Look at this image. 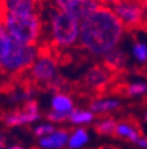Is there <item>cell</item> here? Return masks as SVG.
Listing matches in <instances>:
<instances>
[{"mask_svg": "<svg viewBox=\"0 0 147 149\" xmlns=\"http://www.w3.org/2000/svg\"><path fill=\"white\" fill-rule=\"evenodd\" d=\"M126 28L111 7L99 6L81 20L78 45L88 55L102 57L119 47Z\"/></svg>", "mask_w": 147, "mask_h": 149, "instance_id": "1", "label": "cell"}, {"mask_svg": "<svg viewBox=\"0 0 147 149\" xmlns=\"http://www.w3.org/2000/svg\"><path fill=\"white\" fill-rule=\"evenodd\" d=\"M46 19L44 28L52 48L64 52L76 48L80 43V27L81 22L69 13L60 11L49 4L45 13Z\"/></svg>", "mask_w": 147, "mask_h": 149, "instance_id": "2", "label": "cell"}, {"mask_svg": "<svg viewBox=\"0 0 147 149\" xmlns=\"http://www.w3.org/2000/svg\"><path fill=\"white\" fill-rule=\"evenodd\" d=\"M0 23L4 25L9 36L13 40L25 45H40V41L45 33L43 13H3Z\"/></svg>", "mask_w": 147, "mask_h": 149, "instance_id": "3", "label": "cell"}, {"mask_svg": "<svg viewBox=\"0 0 147 149\" xmlns=\"http://www.w3.org/2000/svg\"><path fill=\"white\" fill-rule=\"evenodd\" d=\"M27 73L33 87H43L53 92L64 91L65 80L60 73L57 56L53 55V52H43L40 48V53Z\"/></svg>", "mask_w": 147, "mask_h": 149, "instance_id": "4", "label": "cell"}, {"mask_svg": "<svg viewBox=\"0 0 147 149\" xmlns=\"http://www.w3.org/2000/svg\"><path fill=\"white\" fill-rule=\"evenodd\" d=\"M39 53L40 45H25L12 39L4 59L1 60L0 72L8 76H21L31 68Z\"/></svg>", "mask_w": 147, "mask_h": 149, "instance_id": "5", "label": "cell"}, {"mask_svg": "<svg viewBox=\"0 0 147 149\" xmlns=\"http://www.w3.org/2000/svg\"><path fill=\"white\" fill-rule=\"evenodd\" d=\"M40 118H41V111H40V105L37 104L36 100L24 102V104H21L20 108L9 111L1 116L3 124L8 128L32 125L35 123H39Z\"/></svg>", "mask_w": 147, "mask_h": 149, "instance_id": "6", "label": "cell"}, {"mask_svg": "<svg viewBox=\"0 0 147 149\" xmlns=\"http://www.w3.org/2000/svg\"><path fill=\"white\" fill-rule=\"evenodd\" d=\"M126 29H138L146 20V9L138 0H121L111 7Z\"/></svg>", "mask_w": 147, "mask_h": 149, "instance_id": "7", "label": "cell"}, {"mask_svg": "<svg viewBox=\"0 0 147 149\" xmlns=\"http://www.w3.org/2000/svg\"><path fill=\"white\" fill-rule=\"evenodd\" d=\"M115 74L105 67L102 63L93 64L84 74V85L93 92H102L110 87Z\"/></svg>", "mask_w": 147, "mask_h": 149, "instance_id": "8", "label": "cell"}, {"mask_svg": "<svg viewBox=\"0 0 147 149\" xmlns=\"http://www.w3.org/2000/svg\"><path fill=\"white\" fill-rule=\"evenodd\" d=\"M49 4L77 17L80 22L101 6L95 0H49Z\"/></svg>", "mask_w": 147, "mask_h": 149, "instance_id": "9", "label": "cell"}, {"mask_svg": "<svg viewBox=\"0 0 147 149\" xmlns=\"http://www.w3.org/2000/svg\"><path fill=\"white\" fill-rule=\"evenodd\" d=\"M43 8L41 0H0V16L3 13H35Z\"/></svg>", "mask_w": 147, "mask_h": 149, "instance_id": "10", "label": "cell"}, {"mask_svg": "<svg viewBox=\"0 0 147 149\" xmlns=\"http://www.w3.org/2000/svg\"><path fill=\"white\" fill-rule=\"evenodd\" d=\"M101 63L106 67L109 71H111L114 74L122 73L127 69V64H129V55L126 51L122 48L117 47L113 51L107 52L101 57Z\"/></svg>", "mask_w": 147, "mask_h": 149, "instance_id": "11", "label": "cell"}, {"mask_svg": "<svg viewBox=\"0 0 147 149\" xmlns=\"http://www.w3.org/2000/svg\"><path fill=\"white\" fill-rule=\"evenodd\" d=\"M68 139L69 130L57 128L52 133L37 139V146L39 149H64L68 145Z\"/></svg>", "mask_w": 147, "mask_h": 149, "instance_id": "12", "label": "cell"}, {"mask_svg": "<svg viewBox=\"0 0 147 149\" xmlns=\"http://www.w3.org/2000/svg\"><path fill=\"white\" fill-rule=\"evenodd\" d=\"M76 108L74 105V100L70 96V93L66 91H56L53 92L50 101H49V109L55 112H60L62 115L69 116L73 109Z\"/></svg>", "mask_w": 147, "mask_h": 149, "instance_id": "13", "label": "cell"}, {"mask_svg": "<svg viewBox=\"0 0 147 149\" xmlns=\"http://www.w3.org/2000/svg\"><path fill=\"white\" fill-rule=\"evenodd\" d=\"M142 130L137 123L133 120H121L117 121V128H115V134L114 136L119 137L122 140H126L129 143L137 144L139 137L142 136Z\"/></svg>", "mask_w": 147, "mask_h": 149, "instance_id": "14", "label": "cell"}, {"mask_svg": "<svg viewBox=\"0 0 147 149\" xmlns=\"http://www.w3.org/2000/svg\"><path fill=\"white\" fill-rule=\"evenodd\" d=\"M122 105V102L118 99H113V97H95L90 101L89 109L94 112L95 115L107 116L113 113V112L118 111Z\"/></svg>", "mask_w": 147, "mask_h": 149, "instance_id": "15", "label": "cell"}, {"mask_svg": "<svg viewBox=\"0 0 147 149\" xmlns=\"http://www.w3.org/2000/svg\"><path fill=\"white\" fill-rule=\"evenodd\" d=\"M95 113L89 108H74L68 116V123L73 127H86L95 121Z\"/></svg>", "mask_w": 147, "mask_h": 149, "instance_id": "16", "label": "cell"}, {"mask_svg": "<svg viewBox=\"0 0 147 149\" xmlns=\"http://www.w3.org/2000/svg\"><path fill=\"white\" fill-rule=\"evenodd\" d=\"M90 141V133L86 127H76L72 132H69L68 139V149H82Z\"/></svg>", "mask_w": 147, "mask_h": 149, "instance_id": "17", "label": "cell"}, {"mask_svg": "<svg viewBox=\"0 0 147 149\" xmlns=\"http://www.w3.org/2000/svg\"><path fill=\"white\" fill-rule=\"evenodd\" d=\"M130 56L137 64L146 65L147 64V41L138 39L134 40L130 48Z\"/></svg>", "mask_w": 147, "mask_h": 149, "instance_id": "18", "label": "cell"}, {"mask_svg": "<svg viewBox=\"0 0 147 149\" xmlns=\"http://www.w3.org/2000/svg\"><path fill=\"white\" fill-rule=\"evenodd\" d=\"M117 121L110 116H104L95 121L94 130L101 136H114L115 134Z\"/></svg>", "mask_w": 147, "mask_h": 149, "instance_id": "19", "label": "cell"}, {"mask_svg": "<svg viewBox=\"0 0 147 149\" xmlns=\"http://www.w3.org/2000/svg\"><path fill=\"white\" fill-rule=\"evenodd\" d=\"M125 92L129 97H142L147 93V83L144 80H134L126 84Z\"/></svg>", "mask_w": 147, "mask_h": 149, "instance_id": "20", "label": "cell"}, {"mask_svg": "<svg viewBox=\"0 0 147 149\" xmlns=\"http://www.w3.org/2000/svg\"><path fill=\"white\" fill-rule=\"evenodd\" d=\"M56 129H57L56 124L50 123V121H45V123H39V124L35 125V127L32 128V132H33L36 139H40V137H44V136H46V134L55 132Z\"/></svg>", "mask_w": 147, "mask_h": 149, "instance_id": "21", "label": "cell"}, {"mask_svg": "<svg viewBox=\"0 0 147 149\" xmlns=\"http://www.w3.org/2000/svg\"><path fill=\"white\" fill-rule=\"evenodd\" d=\"M11 41H12V37L9 36L4 25L0 23V64H1V60L4 59L7 51H8Z\"/></svg>", "mask_w": 147, "mask_h": 149, "instance_id": "22", "label": "cell"}, {"mask_svg": "<svg viewBox=\"0 0 147 149\" xmlns=\"http://www.w3.org/2000/svg\"><path fill=\"white\" fill-rule=\"evenodd\" d=\"M135 145L138 146V148H141V149H147V134H142Z\"/></svg>", "mask_w": 147, "mask_h": 149, "instance_id": "23", "label": "cell"}, {"mask_svg": "<svg viewBox=\"0 0 147 149\" xmlns=\"http://www.w3.org/2000/svg\"><path fill=\"white\" fill-rule=\"evenodd\" d=\"M98 4H101V6H106V7H113L115 6L117 3H119L121 0H95Z\"/></svg>", "mask_w": 147, "mask_h": 149, "instance_id": "24", "label": "cell"}, {"mask_svg": "<svg viewBox=\"0 0 147 149\" xmlns=\"http://www.w3.org/2000/svg\"><path fill=\"white\" fill-rule=\"evenodd\" d=\"M7 146V137L6 134L0 130V149H4Z\"/></svg>", "mask_w": 147, "mask_h": 149, "instance_id": "25", "label": "cell"}, {"mask_svg": "<svg viewBox=\"0 0 147 149\" xmlns=\"http://www.w3.org/2000/svg\"><path fill=\"white\" fill-rule=\"evenodd\" d=\"M4 149H24V148L20 145H9V146H6Z\"/></svg>", "mask_w": 147, "mask_h": 149, "instance_id": "26", "label": "cell"}, {"mask_svg": "<svg viewBox=\"0 0 147 149\" xmlns=\"http://www.w3.org/2000/svg\"><path fill=\"white\" fill-rule=\"evenodd\" d=\"M141 3H142V6L144 7V9H146V11H147V0H142Z\"/></svg>", "mask_w": 147, "mask_h": 149, "instance_id": "27", "label": "cell"}, {"mask_svg": "<svg viewBox=\"0 0 147 149\" xmlns=\"http://www.w3.org/2000/svg\"><path fill=\"white\" fill-rule=\"evenodd\" d=\"M143 120H144V123L147 124V111L144 112V115H143Z\"/></svg>", "mask_w": 147, "mask_h": 149, "instance_id": "28", "label": "cell"}]
</instances>
